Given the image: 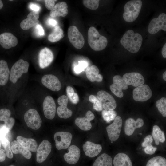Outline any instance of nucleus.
<instances>
[{
  "mask_svg": "<svg viewBox=\"0 0 166 166\" xmlns=\"http://www.w3.org/2000/svg\"><path fill=\"white\" fill-rule=\"evenodd\" d=\"M110 89L112 92L117 97L120 98L123 97L124 94L122 90L118 88L115 84L113 83L111 84L110 85Z\"/></svg>",
  "mask_w": 166,
  "mask_h": 166,
  "instance_id": "nucleus-43",
  "label": "nucleus"
},
{
  "mask_svg": "<svg viewBox=\"0 0 166 166\" xmlns=\"http://www.w3.org/2000/svg\"><path fill=\"white\" fill-rule=\"evenodd\" d=\"M4 122L5 125L10 131L14 125L15 120L14 118L10 117Z\"/></svg>",
  "mask_w": 166,
  "mask_h": 166,
  "instance_id": "nucleus-44",
  "label": "nucleus"
},
{
  "mask_svg": "<svg viewBox=\"0 0 166 166\" xmlns=\"http://www.w3.org/2000/svg\"><path fill=\"white\" fill-rule=\"evenodd\" d=\"M57 23V21L53 18H48L46 21L47 25L51 27H55Z\"/></svg>",
  "mask_w": 166,
  "mask_h": 166,
  "instance_id": "nucleus-51",
  "label": "nucleus"
},
{
  "mask_svg": "<svg viewBox=\"0 0 166 166\" xmlns=\"http://www.w3.org/2000/svg\"><path fill=\"white\" fill-rule=\"evenodd\" d=\"M68 36L70 43L76 48H82L85 44V39L82 34L74 26H69L68 30Z\"/></svg>",
  "mask_w": 166,
  "mask_h": 166,
  "instance_id": "nucleus-6",
  "label": "nucleus"
},
{
  "mask_svg": "<svg viewBox=\"0 0 166 166\" xmlns=\"http://www.w3.org/2000/svg\"><path fill=\"white\" fill-rule=\"evenodd\" d=\"M83 4L87 8L93 10L97 9L99 6L98 0H84Z\"/></svg>",
  "mask_w": 166,
  "mask_h": 166,
  "instance_id": "nucleus-40",
  "label": "nucleus"
},
{
  "mask_svg": "<svg viewBox=\"0 0 166 166\" xmlns=\"http://www.w3.org/2000/svg\"><path fill=\"white\" fill-rule=\"evenodd\" d=\"M24 121L28 127L34 130L38 129L42 124V120L38 111L30 108L24 115Z\"/></svg>",
  "mask_w": 166,
  "mask_h": 166,
  "instance_id": "nucleus-5",
  "label": "nucleus"
},
{
  "mask_svg": "<svg viewBox=\"0 0 166 166\" xmlns=\"http://www.w3.org/2000/svg\"><path fill=\"white\" fill-rule=\"evenodd\" d=\"M122 78L128 85H131L135 87L143 85L145 81L143 76L137 72L125 73Z\"/></svg>",
  "mask_w": 166,
  "mask_h": 166,
  "instance_id": "nucleus-16",
  "label": "nucleus"
},
{
  "mask_svg": "<svg viewBox=\"0 0 166 166\" xmlns=\"http://www.w3.org/2000/svg\"><path fill=\"white\" fill-rule=\"evenodd\" d=\"M85 72L87 78L91 82H93L95 81L101 82L103 80V76L99 74V70L95 65L88 67L86 68Z\"/></svg>",
  "mask_w": 166,
  "mask_h": 166,
  "instance_id": "nucleus-25",
  "label": "nucleus"
},
{
  "mask_svg": "<svg viewBox=\"0 0 166 166\" xmlns=\"http://www.w3.org/2000/svg\"><path fill=\"white\" fill-rule=\"evenodd\" d=\"M83 149L86 156L93 158L100 153L102 150V147L100 144L87 141L83 145Z\"/></svg>",
  "mask_w": 166,
  "mask_h": 166,
  "instance_id": "nucleus-22",
  "label": "nucleus"
},
{
  "mask_svg": "<svg viewBox=\"0 0 166 166\" xmlns=\"http://www.w3.org/2000/svg\"><path fill=\"white\" fill-rule=\"evenodd\" d=\"M157 149L156 147H153L152 144H150L146 147L144 149L145 153L148 154L152 155L155 153Z\"/></svg>",
  "mask_w": 166,
  "mask_h": 166,
  "instance_id": "nucleus-47",
  "label": "nucleus"
},
{
  "mask_svg": "<svg viewBox=\"0 0 166 166\" xmlns=\"http://www.w3.org/2000/svg\"><path fill=\"white\" fill-rule=\"evenodd\" d=\"M11 147L12 152L14 154H21L24 157L27 159L31 158L32 154L30 151L22 146L16 140L11 142Z\"/></svg>",
  "mask_w": 166,
  "mask_h": 166,
  "instance_id": "nucleus-28",
  "label": "nucleus"
},
{
  "mask_svg": "<svg viewBox=\"0 0 166 166\" xmlns=\"http://www.w3.org/2000/svg\"><path fill=\"white\" fill-rule=\"evenodd\" d=\"M16 37L10 33H4L0 35V44L4 48L9 49L15 47L18 43Z\"/></svg>",
  "mask_w": 166,
  "mask_h": 166,
  "instance_id": "nucleus-21",
  "label": "nucleus"
},
{
  "mask_svg": "<svg viewBox=\"0 0 166 166\" xmlns=\"http://www.w3.org/2000/svg\"><path fill=\"white\" fill-rule=\"evenodd\" d=\"M163 78L164 81H166V71H165L163 74Z\"/></svg>",
  "mask_w": 166,
  "mask_h": 166,
  "instance_id": "nucleus-54",
  "label": "nucleus"
},
{
  "mask_svg": "<svg viewBox=\"0 0 166 166\" xmlns=\"http://www.w3.org/2000/svg\"><path fill=\"white\" fill-rule=\"evenodd\" d=\"M122 124L121 117L117 116L113 122L106 128L108 137L112 141L117 140L119 138Z\"/></svg>",
  "mask_w": 166,
  "mask_h": 166,
  "instance_id": "nucleus-10",
  "label": "nucleus"
},
{
  "mask_svg": "<svg viewBox=\"0 0 166 166\" xmlns=\"http://www.w3.org/2000/svg\"><path fill=\"white\" fill-rule=\"evenodd\" d=\"M113 160L111 157L106 153H103L98 157L92 166H112Z\"/></svg>",
  "mask_w": 166,
  "mask_h": 166,
  "instance_id": "nucleus-30",
  "label": "nucleus"
},
{
  "mask_svg": "<svg viewBox=\"0 0 166 166\" xmlns=\"http://www.w3.org/2000/svg\"><path fill=\"white\" fill-rule=\"evenodd\" d=\"M39 13L38 11H32L30 13L26 19L23 20L20 24L21 28L23 30H27L38 24L39 22Z\"/></svg>",
  "mask_w": 166,
  "mask_h": 166,
  "instance_id": "nucleus-20",
  "label": "nucleus"
},
{
  "mask_svg": "<svg viewBox=\"0 0 166 166\" xmlns=\"http://www.w3.org/2000/svg\"><path fill=\"white\" fill-rule=\"evenodd\" d=\"M156 106L159 112L164 117H166V98L162 97L157 100L156 103Z\"/></svg>",
  "mask_w": 166,
  "mask_h": 166,
  "instance_id": "nucleus-37",
  "label": "nucleus"
},
{
  "mask_svg": "<svg viewBox=\"0 0 166 166\" xmlns=\"http://www.w3.org/2000/svg\"><path fill=\"white\" fill-rule=\"evenodd\" d=\"M153 141L152 137V136L148 135L146 136L144 139V141L142 143V146L144 147L151 144Z\"/></svg>",
  "mask_w": 166,
  "mask_h": 166,
  "instance_id": "nucleus-48",
  "label": "nucleus"
},
{
  "mask_svg": "<svg viewBox=\"0 0 166 166\" xmlns=\"http://www.w3.org/2000/svg\"><path fill=\"white\" fill-rule=\"evenodd\" d=\"M88 43L91 48L96 51L102 50L106 47L108 40L105 36L100 34L97 30L91 26L88 32Z\"/></svg>",
  "mask_w": 166,
  "mask_h": 166,
  "instance_id": "nucleus-3",
  "label": "nucleus"
},
{
  "mask_svg": "<svg viewBox=\"0 0 166 166\" xmlns=\"http://www.w3.org/2000/svg\"><path fill=\"white\" fill-rule=\"evenodd\" d=\"M10 70L8 64L4 60L0 61V85L4 86L8 83L9 79Z\"/></svg>",
  "mask_w": 166,
  "mask_h": 166,
  "instance_id": "nucleus-27",
  "label": "nucleus"
},
{
  "mask_svg": "<svg viewBox=\"0 0 166 166\" xmlns=\"http://www.w3.org/2000/svg\"><path fill=\"white\" fill-rule=\"evenodd\" d=\"M78 62V64L75 65L74 68V70L77 74H79L84 71L88 66V63L85 61H80Z\"/></svg>",
  "mask_w": 166,
  "mask_h": 166,
  "instance_id": "nucleus-41",
  "label": "nucleus"
},
{
  "mask_svg": "<svg viewBox=\"0 0 166 166\" xmlns=\"http://www.w3.org/2000/svg\"><path fill=\"white\" fill-rule=\"evenodd\" d=\"M143 41L142 36L134 33L132 30L127 31L121 39L120 43L127 50L132 53H136L139 50Z\"/></svg>",
  "mask_w": 166,
  "mask_h": 166,
  "instance_id": "nucleus-1",
  "label": "nucleus"
},
{
  "mask_svg": "<svg viewBox=\"0 0 166 166\" xmlns=\"http://www.w3.org/2000/svg\"><path fill=\"white\" fill-rule=\"evenodd\" d=\"M143 120L141 118H138L136 121L131 118L127 119L125 122L124 132L127 136L131 135L137 128L143 126Z\"/></svg>",
  "mask_w": 166,
  "mask_h": 166,
  "instance_id": "nucleus-23",
  "label": "nucleus"
},
{
  "mask_svg": "<svg viewBox=\"0 0 166 166\" xmlns=\"http://www.w3.org/2000/svg\"><path fill=\"white\" fill-rule=\"evenodd\" d=\"M29 66V63L22 59L18 60L13 64L10 71L9 79L13 87L17 85L28 73Z\"/></svg>",
  "mask_w": 166,
  "mask_h": 166,
  "instance_id": "nucleus-2",
  "label": "nucleus"
},
{
  "mask_svg": "<svg viewBox=\"0 0 166 166\" xmlns=\"http://www.w3.org/2000/svg\"><path fill=\"white\" fill-rule=\"evenodd\" d=\"M113 83L121 90H126L128 89V85L120 75L115 76L113 78Z\"/></svg>",
  "mask_w": 166,
  "mask_h": 166,
  "instance_id": "nucleus-36",
  "label": "nucleus"
},
{
  "mask_svg": "<svg viewBox=\"0 0 166 166\" xmlns=\"http://www.w3.org/2000/svg\"><path fill=\"white\" fill-rule=\"evenodd\" d=\"M97 97L102 102L103 108L106 110H113L116 108V101L112 96L107 92L100 90L97 93Z\"/></svg>",
  "mask_w": 166,
  "mask_h": 166,
  "instance_id": "nucleus-11",
  "label": "nucleus"
},
{
  "mask_svg": "<svg viewBox=\"0 0 166 166\" xmlns=\"http://www.w3.org/2000/svg\"><path fill=\"white\" fill-rule=\"evenodd\" d=\"M54 139L57 150L65 149L68 148L70 144L72 135L67 132H58L55 133Z\"/></svg>",
  "mask_w": 166,
  "mask_h": 166,
  "instance_id": "nucleus-7",
  "label": "nucleus"
},
{
  "mask_svg": "<svg viewBox=\"0 0 166 166\" xmlns=\"http://www.w3.org/2000/svg\"><path fill=\"white\" fill-rule=\"evenodd\" d=\"M68 6L64 2H60L54 6L50 12V15L52 18L57 17H65L68 13Z\"/></svg>",
  "mask_w": 166,
  "mask_h": 166,
  "instance_id": "nucleus-24",
  "label": "nucleus"
},
{
  "mask_svg": "<svg viewBox=\"0 0 166 166\" xmlns=\"http://www.w3.org/2000/svg\"><path fill=\"white\" fill-rule=\"evenodd\" d=\"M51 144L47 140H43L38 147L36 151V161L39 163L44 162L50 153Z\"/></svg>",
  "mask_w": 166,
  "mask_h": 166,
  "instance_id": "nucleus-14",
  "label": "nucleus"
},
{
  "mask_svg": "<svg viewBox=\"0 0 166 166\" xmlns=\"http://www.w3.org/2000/svg\"><path fill=\"white\" fill-rule=\"evenodd\" d=\"M69 152L65 153L63 157L65 160L68 164H73L79 160L80 156V151L79 148L75 145H72L68 148Z\"/></svg>",
  "mask_w": 166,
  "mask_h": 166,
  "instance_id": "nucleus-19",
  "label": "nucleus"
},
{
  "mask_svg": "<svg viewBox=\"0 0 166 166\" xmlns=\"http://www.w3.org/2000/svg\"><path fill=\"white\" fill-rule=\"evenodd\" d=\"M11 112L10 110L6 108L0 109V121L4 122L10 117Z\"/></svg>",
  "mask_w": 166,
  "mask_h": 166,
  "instance_id": "nucleus-42",
  "label": "nucleus"
},
{
  "mask_svg": "<svg viewBox=\"0 0 166 166\" xmlns=\"http://www.w3.org/2000/svg\"><path fill=\"white\" fill-rule=\"evenodd\" d=\"M1 140H0V150L1 149Z\"/></svg>",
  "mask_w": 166,
  "mask_h": 166,
  "instance_id": "nucleus-56",
  "label": "nucleus"
},
{
  "mask_svg": "<svg viewBox=\"0 0 166 166\" xmlns=\"http://www.w3.org/2000/svg\"><path fill=\"white\" fill-rule=\"evenodd\" d=\"M64 37V32L63 30L59 26L55 27L53 31L48 37V40L51 42H56Z\"/></svg>",
  "mask_w": 166,
  "mask_h": 166,
  "instance_id": "nucleus-32",
  "label": "nucleus"
},
{
  "mask_svg": "<svg viewBox=\"0 0 166 166\" xmlns=\"http://www.w3.org/2000/svg\"><path fill=\"white\" fill-rule=\"evenodd\" d=\"M29 8L33 11L38 12L41 9L40 6L37 4L34 3H30L29 5Z\"/></svg>",
  "mask_w": 166,
  "mask_h": 166,
  "instance_id": "nucleus-50",
  "label": "nucleus"
},
{
  "mask_svg": "<svg viewBox=\"0 0 166 166\" xmlns=\"http://www.w3.org/2000/svg\"><path fill=\"white\" fill-rule=\"evenodd\" d=\"M3 3L1 0H0V10L3 7Z\"/></svg>",
  "mask_w": 166,
  "mask_h": 166,
  "instance_id": "nucleus-55",
  "label": "nucleus"
},
{
  "mask_svg": "<svg viewBox=\"0 0 166 166\" xmlns=\"http://www.w3.org/2000/svg\"><path fill=\"white\" fill-rule=\"evenodd\" d=\"M89 101L93 103L94 109L97 111H101L103 109L102 103L95 96L91 95L89 96Z\"/></svg>",
  "mask_w": 166,
  "mask_h": 166,
  "instance_id": "nucleus-39",
  "label": "nucleus"
},
{
  "mask_svg": "<svg viewBox=\"0 0 166 166\" xmlns=\"http://www.w3.org/2000/svg\"><path fill=\"white\" fill-rule=\"evenodd\" d=\"M54 58L52 52L45 47L40 51L38 55V64L41 69L48 66L52 62Z\"/></svg>",
  "mask_w": 166,
  "mask_h": 166,
  "instance_id": "nucleus-17",
  "label": "nucleus"
},
{
  "mask_svg": "<svg viewBox=\"0 0 166 166\" xmlns=\"http://www.w3.org/2000/svg\"><path fill=\"white\" fill-rule=\"evenodd\" d=\"M68 101L67 97L65 95L61 96L57 99V103L60 106L57 107V112L60 118L67 119L72 115V111L67 107Z\"/></svg>",
  "mask_w": 166,
  "mask_h": 166,
  "instance_id": "nucleus-15",
  "label": "nucleus"
},
{
  "mask_svg": "<svg viewBox=\"0 0 166 166\" xmlns=\"http://www.w3.org/2000/svg\"><path fill=\"white\" fill-rule=\"evenodd\" d=\"M152 135L156 145H158L159 142L164 143L165 140V135L163 131L157 125L153 127Z\"/></svg>",
  "mask_w": 166,
  "mask_h": 166,
  "instance_id": "nucleus-31",
  "label": "nucleus"
},
{
  "mask_svg": "<svg viewBox=\"0 0 166 166\" xmlns=\"http://www.w3.org/2000/svg\"><path fill=\"white\" fill-rule=\"evenodd\" d=\"M1 142L4 148L6 156L9 159L13 157V154L11 149V144L10 141L6 137L2 139Z\"/></svg>",
  "mask_w": 166,
  "mask_h": 166,
  "instance_id": "nucleus-34",
  "label": "nucleus"
},
{
  "mask_svg": "<svg viewBox=\"0 0 166 166\" xmlns=\"http://www.w3.org/2000/svg\"><path fill=\"white\" fill-rule=\"evenodd\" d=\"M160 30L166 31V14H160L158 17L153 18L150 22L148 27V32L154 34Z\"/></svg>",
  "mask_w": 166,
  "mask_h": 166,
  "instance_id": "nucleus-8",
  "label": "nucleus"
},
{
  "mask_svg": "<svg viewBox=\"0 0 166 166\" xmlns=\"http://www.w3.org/2000/svg\"><path fill=\"white\" fill-rule=\"evenodd\" d=\"M162 54L163 57L166 58V44L165 43L163 46L162 49Z\"/></svg>",
  "mask_w": 166,
  "mask_h": 166,
  "instance_id": "nucleus-53",
  "label": "nucleus"
},
{
  "mask_svg": "<svg viewBox=\"0 0 166 166\" xmlns=\"http://www.w3.org/2000/svg\"><path fill=\"white\" fill-rule=\"evenodd\" d=\"M42 107L45 117L47 119L52 120L55 117L56 112V105L53 98L48 95L44 99Z\"/></svg>",
  "mask_w": 166,
  "mask_h": 166,
  "instance_id": "nucleus-13",
  "label": "nucleus"
},
{
  "mask_svg": "<svg viewBox=\"0 0 166 166\" xmlns=\"http://www.w3.org/2000/svg\"><path fill=\"white\" fill-rule=\"evenodd\" d=\"M102 114L104 119L107 123H109L111 121L115 119L117 115V113L113 110H104L102 111Z\"/></svg>",
  "mask_w": 166,
  "mask_h": 166,
  "instance_id": "nucleus-38",
  "label": "nucleus"
},
{
  "mask_svg": "<svg viewBox=\"0 0 166 166\" xmlns=\"http://www.w3.org/2000/svg\"><path fill=\"white\" fill-rule=\"evenodd\" d=\"M66 92L68 98L73 104H77L79 101L78 94L75 93L73 89L70 86H68L66 89Z\"/></svg>",
  "mask_w": 166,
  "mask_h": 166,
  "instance_id": "nucleus-35",
  "label": "nucleus"
},
{
  "mask_svg": "<svg viewBox=\"0 0 166 166\" xmlns=\"http://www.w3.org/2000/svg\"><path fill=\"white\" fill-rule=\"evenodd\" d=\"M6 156L5 150L1 149L0 150V162H3L5 160Z\"/></svg>",
  "mask_w": 166,
  "mask_h": 166,
  "instance_id": "nucleus-52",
  "label": "nucleus"
},
{
  "mask_svg": "<svg viewBox=\"0 0 166 166\" xmlns=\"http://www.w3.org/2000/svg\"><path fill=\"white\" fill-rule=\"evenodd\" d=\"M9 166H15L13 165H10Z\"/></svg>",
  "mask_w": 166,
  "mask_h": 166,
  "instance_id": "nucleus-57",
  "label": "nucleus"
},
{
  "mask_svg": "<svg viewBox=\"0 0 166 166\" xmlns=\"http://www.w3.org/2000/svg\"><path fill=\"white\" fill-rule=\"evenodd\" d=\"M152 92L147 85H139L133 91V97L137 101L143 102L149 99L152 97Z\"/></svg>",
  "mask_w": 166,
  "mask_h": 166,
  "instance_id": "nucleus-9",
  "label": "nucleus"
},
{
  "mask_svg": "<svg viewBox=\"0 0 166 166\" xmlns=\"http://www.w3.org/2000/svg\"><path fill=\"white\" fill-rule=\"evenodd\" d=\"M56 1L52 0H44L46 7L48 10H51L54 6V1Z\"/></svg>",
  "mask_w": 166,
  "mask_h": 166,
  "instance_id": "nucleus-49",
  "label": "nucleus"
},
{
  "mask_svg": "<svg viewBox=\"0 0 166 166\" xmlns=\"http://www.w3.org/2000/svg\"><path fill=\"white\" fill-rule=\"evenodd\" d=\"M113 164L114 166H132L129 157L123 153H119L115 156Z\"/></svg>",
  "mask_w": 166,
  "mask_h": 166,
  "instance_id": "nucleus-29",
  "label": "nucleus"
},
{
  "mask_svg": "<svg viewBox=\"0 0 166 166\" xmlns=\"http://www.w3.org/2000/svg\"><path fill=\"white\" fill-rule=\"evenodd\" d=\"M95 116L90 110L88 111L83 117L77 118L75 123L76 125L81 129L84 131L90 130L92 128L90 121L94 119Z\"/></svg>",
  "mask_w": 166,
  "mask_h": 166,
  "instance_id": "nucleus-18",
  "label": "nucleus"
},
{
  "mask_svg": "<svg viewBox=\"0 0 166 166\" xmlns=\"http://www.w3.org/2000/svg\"><path fill=\"white\" fill-rule=\"evenodd\" d=\"M16 140L22 146L30 151L36 152L38 145L37 141L34 139L18 136L16 138Z\"/></svg>",
  "mask_w": 166,
  "mask_h": 166,
  "instance_id": "nucleus-26",
  "label": "nucleus"
},
{
  "mask_svg": "<svg viewBox=\"0 0 166 166\" xmlns=\"http://www.w3.org/2000/svg\"><path fill=\"white\" fill-rule=\"evenodd\" d=\"M9 131L4 124L0 126V140L5 137Z\"/></svg>",
  "mask_w": 166,
  "mask_h": 166,
  "instance_id": "nucleus-46",
  "label": "nucleus"
},
{
  "mask_svg": "<svg viewBox=\"0 0 166 166\" xmlns=\"http://www.w3.org/2000/svg\"><path fill=\"white\" fill-rule=\"evenodd\" d=\"M146 166H166V160L161 156L153 157L148 160Z\"/></svg>",
  "mask_w": 166,
  "mask_h": 166,
  "instance_id": "nucleus-33",
  "label": "nucleus"
},
{
  "mask_svg": "<svg viewBox=\"0 0 166 166\" xmlns=\"http://www.w3.org/2000/svg\"><path fill=\"white\" fill-rule=\"evenodd\" d=\"M41 82L44 86L52 91H58L61 88L60 80L56 76L53 74L44 75L41 79Z\"/></svg>",
  "mask_w": 166,
  "mask_h": 166,
  "instance_id": "nucleus-12",
  "label": "nucleus"
},
{
  "mask_svg": "<svg viewBox=\"0 0 166 166\" xmlns=\"http://www.w3.org/2000/svg\"><path fill=\"white\" fill-rule=\"evenodd\" d=\"M142 6L140 0H132L127 2L124 7L123 16L124 20L128 22H132L138 17Z\"/></svg>",
  "mask_w": 166,
  "mask_h": 166,
  "instance_id": "nucleus-4",
  "label": "nucleus"
},
{
  "mask_svg": "<svg viewBox=\"0 0 166 166\" xmlns=\"http://www.w3.org/2000/svg\"><path fill=\"white\" fill-rule=\"evenodd\" d=\"M35 30L36 34L38 36H42L45 34L44 30L42 26L39 24H38L35 25Z\"/></svg>",
  "mask_w": 166,
  "mask_h": 166,
  "instance_id": "nucleus-45",
  "label": "nucleus"
}]
</instances>
